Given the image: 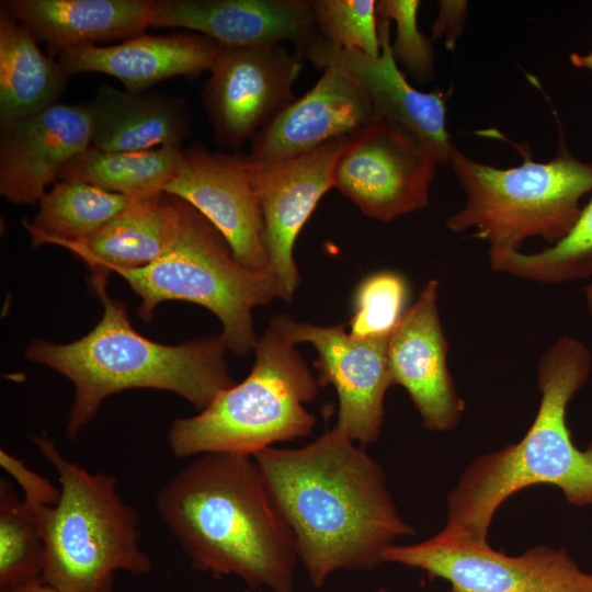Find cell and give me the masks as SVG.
<instances>
[{
    "label": "cell",
    "instance_id": "obj_1",
    "mask_svg": "<svg viewBox=\"0 0 592 592\" xmlns=\"http://www.w3.org/2000/svg\"><path fill=\"white\" fill-rule=\"evenodd\" d=\"M332 428L299 448L252 457L294 535L311 583L337 570H372L384 550L414 531L405 522L378 463Z\"/></svg>",
    "mask_w": 592,
    "mask_h": 592
},
{
    "label": "cell",
    "instance_id": "obj_2",
    "mask_svg": "<svg viewBox=\"0 0 592 592\" xmlns=\"http://www.w3.org/2000/svg\"><path fill=\"white\" fill-rule=\"evenodd\" d=\"M156 506L197 570L293 592L294 535L252 456L197 455L159 490Z\"/></svg>",
    "mask_w": 592,
    "mask_h": 592
},
{
    "label": "cell",
    "instance_id": "obj_3",
    "mask_svg": "<svg viewBox=\"0 0 592 592\" xmlns=\"http://www.w3.org/2000/svg\"><path fill=\"white\" fill-rule=\"evenodd\" d=\"M90 286L103 305L99 322L66 344L32 341L25 356L67 377L75 395L66 435L75 441L111 395L133 388L174 392L204 410L236 383L228 371L220 335L168 345L155 342L132 326L126 307L106 289L107 276L91 274Z\"/></svg>",
    "mask_w": 592,
    "mask_h": 592
},
{
    "label": "cell",
    "instance_id": "obj_4",
    "mask_svg": "<svg viewBox=\"0 0 592 592\" xmlns=\"http://www.w3.org/2000/svg\"><path fill=\"white\" fill-rule=\"evenodd\" d=\"M591 371L587 345L558 339L538 363L542 397L536 417L515 444L477 457L448 493L442 534L486 544L492 517L513 493L539 483L554 485L574 505H592V443L581 451L566 423L567 407Z\"/></svg>",
    "mask_w": 592,
    "mask_h": 592
},
{
    "label": "cell",
    "instance_id": "obj_5",
    "mask_svg": "<svg viewBox=\"0 0 592 592\" xmlns=\"http://www.w3.org/2000/svg\"><path fill=\"white\" fill-rule=\"evenodd\" d=\"M32 441L60 483L58 502L36 509L45 545L42 582L58 592H114L116 571L148 573L138 513L117 492L116 478L65 458L47 436Z\"/></svg>",
    "mask_w": 592,
    "mask_h": 592
},
{
    "label": "cell",
    "instance_id": "obj_6",
    "mask_svg": "<svg viewBox=\"0 0 592 592\" xmlns=\"http://www.w3.org/2000/svg\"><path fill=\"white\" fill-rule=\"evenodd\" d=\"M275 316L254 348L250 374L221 390L196 415L173 421L168 444L175 457L205 453L253 456L273 443L308 435L316 417L305 408L319 388L306 361Z\"/></svg>",
    "mask_w": 592,
    "mask_h": 592
},
{
    "label": "cell",
    "instance_id": "obj_7",
    "mask_svg": "<svg viewBox=\"0 0 592 592\" xmlns=\"http://www.w3.org/2000/svg\"><path fill=\"white\" fill-rule=\"evenodd\" d=\"M500 169L476 161L453 146L449 163L466 195L463 208L446 227L453 232L475 228L490 251L517 250L539 237L553 244L576 225L580 201L592 191V162L571 156L561 144L553 160Z\"/></svg>",
    "mask_w": 592,
    "mask_h": 592
},
{
    "label": "cell",
    "instance_id": "obj_8",
    "mask_svg": "<svg viewBox=\"0 0 592 592\" xmlns=\"http://www.w3.org/2000/svg\"><path fill=\"white\" fill-rule=\"evenodd\" d=\"M116 273L140 297L143 321H150L166 300L203 306L218 318L219 335L239 356L258 342L253 308L280 298L270 270L251 271L239 264L220 232L187 203L180 234L164 255L147 266Z\"/></svg>",
    "mask_w": 592,
    "mask_h": 592
},
{
    "label": "cell",
    "instance_id": "obj_9",
    "mask_svg": "<svg viewBox=\"0 0 592 592\" xmlns=\"http://www.w3.org/2000/svg\"><path fill=\"white\" fill-rule=\"evenodd\" d=\"M383 560L446 580L452 592H592V573L582 571L563 548L544 545L509 556L488 543L439 532L418 544L388 546Z\"/></svg>",
    "mask_w": 592,
    "mask_h": 592
},
{
    "label": "cell",
    "instance_id": "obj_10",
    "mask_svg": "<svg viewBox=\"0 0 592 592\" xmlns=\"http://www.w3.org/2000/svg\"><path fill=\"white\" fill-rule=\"evenodd\" d=\"M437 164L413 135L375 117L348 136L335 162L333 187L365 216L389 223L429 203Z\"/></svg>",
    "mask_w": 592,
    "mask_h": 592
},
{
    "label": "cell",
    "instance_id": "obj_11",
    "mask_svg": "<svg viewBox=\"0 0 592 592\" xmlns=\"http://www.w3.org/2000/svg\"><path fill=\"white\" fill-rule=\"evenodd\" d=\"M299 55L280 45L224 47L203 89V104L219 146L239 147L295 101Z\"/></svg>",
    "mask_w": 592,
    "mask_h": 592
},
{
    "label": "cell",
    "instance_id": "obj_12",
    "mask_svg": "<svg viewBox=\"0 0 592 592\" xmlns=\"http://www.w3.org/2000/svg\"><path fill=\"white\" fill-rule=\"evenodd\" d=\"M281 320L294 344L315 346L319 386L330 384L338 395L334 428L360 445L375 442L384 421L385 395L392 385L388 367L391 333L356 338L345 331V323L316 326L296 322L284 314Z\"/></svg>",
    "mask_w": 592,
    "mask_h": 592
},
{
    "label": "cell",
    "instance_id": "obj_13",
    "mask_svg": "<svg viewBox=\"0 0 592 592\" xmlns=\"http://www.w3.org/2000/svg\"><path fill=\"white\" fill-rule=\"evenodd\" d=\"M348 136L305 155L272 162L250 160L253 190L263 219L269 270L280 298L291 301L299 285L293 252L296 239L321 197L333 187L337 159Z\"/></svg>",
    "mask_w": 592,
    "mask_h": 592
},
{
    "label": "cell",
    "instance_id": "obj_14",
    "mask_svg": "<svg viewBox=\"0 0 592 592\" xmlns=\"http://www.w3.org/2000/svg\"><path fill=\"white\" fill-rule=\"evenodd\" d=\"M164 192L202 214L220 232L243 267L269 270L263 219L248 156L212 152L195 145L183 150L179 170Z\"/></svg>",
    "mask_w": 592,
    "mask_h": 592
},
{
    "label": "cell",
    "instance_id": "obj_15",
    "mask_svg": "<svg viewBox=\"0 0 592 592\" xmlns=\"http://www.w3.org/2000/svg\"><path fill=\"white\" fill-rule=\"evenodd\" d=\"M379 57L337 48L317 36L300 54L315 66L329 64L345 70L363 89L375 116L409 132L428 147L439 164L449 162L453 144L446 129V95L413 88L391 53L390 21L377 18Z\"/></svg>",
    "mask_w": 592,
    "mask_h": 592
},
{
    "label": "cell",
    "instance_id": "obj_16",
    "mask_svg": "<svg viewBox=\"0 0 592 592\" xmlns=\"http://www.w3.org/2000/svg\"><path fill=\"white\" fill-rule=\"evenodd\" d=\"M437 292L439 282L429 281L392 330L388 367L392 385L407 390L423 425L444 432L456 426L465 401L447 367L448 342L440 319Z\"/></svg>",
    "mask_w": 592,
    "mask_h": 592
},
{
    "label": "cell",
    "instance_id": "obj_17",
    "mask_svg": "<svg viewBox=\"0 0 592 592\" xmlns=\"http://www.w3.org/2000/svg\"><path fill=\"white\" fill-rule=\"evenodd\" d=\"M88 103H56L1 127L0 193L14 204H35L61 169L92 144Z\"/></svg>",
    "mask_w": 592,
    "mask_h": 592
},
{
    "label": "cell",
    "instance_id": "obj_18",
    "mask_svg": "<svg viewBox=\"0 0 592 592\" xmlns=\"http://www.w3.org/2000/svg\"><path fill=\"white\" fill-rule=\"evenodd\" d=\"M150 26L196 31L225 47L291 41L298 55L318 36L306 0H153Z\"/></svg>",
    "mask_w": 592,
    "mask_h": 592
},
{
    "label": "cell",
    "instance_id": "obj_19",
    "mask_svg": "<svg viewBox=\"0 0 592 592\" xmlns=\"http://www.w3.org/2000/svg\"><path fill=\"white\" fill-rule=\"evenodd\" d=\"M315 87L276 113L251 140L253 162H272L310 152L350 136L376 116L361 86L329 64Z\"/></svg>",
    "mask_w": 592,
    "mask_h": 592
},
{
    "label": "cell",
    "instance_id": "obj_20",
    "mask_svg": "<svg viewBox=\"0 0 592 592\" xmlns=\"http://www.w3.org/2000/svg\"><path fill=\"white\" fill-rule=\"evenodd\" d=\"M225 46L195 33L140 34L110 46H81L59 55L68 76L101 72L118 79L126 90L141 92L172 77L210 71Z\"/></svg>",
    "mask_w": 592,
    "mask_h": 592
},
{
    "label": "cell",
    "instance_id": "obj_21",
    "mask_svg": "<svg viewBox=\"0 0 592 592\" xmlns=\"http://www.w3.org/2000/svg\"><path fill=\"white\" fill-rule=\"evenodd\" d=\"M186 203L162 193L136 198L96 232L64 248L84 262L91 274L147 266L164 255L177 240Z\"/></svg>",
    "mask_w": 592,
    "mask_h": 592
},
{
    "label": "cell",
    "instance_id": "obj_22",
    "mask_svg": "<svg viewBox=\"0 0 592 592\" xmlns=\"http://www.w3.org/2000/svg\"><path fill=\"white\" fill-rule=\"evenodd\" d=\"M152 0H8L2 5L54 54L144 34Z\"/></svg>",
    "mask_w": 592,
    "mask_h": 592
},
{
    "label": "cell",
    "instance_id": "obj_23",
    "mask_svg": "<svg viewBox=\"0 0 592 592\" xmlns=\"http://www.w3.org/2000/svg\"><path fill=\"white\" fill-rule=\"evenodd\" d=\"M91 146L109 152L180 147L190 134L187 110L180 100L101 87L88 102Z\"/></svg>",
    "mask_w": 592,
    "mask_h": 592
},
{
    "label": "cell",
    "instance_id": "obj_24",
    "mask_svg": "<svg viewBox=\"0 0 592 592\" xmlns=\"http://www.w3.org/2000/svg\"><path fill=\"white\" fill-rule=\"evenodd\" d=\"M68 73L39 49L36 37L0 9V126L43 111L62 94Z\"/></svg>",
    "mask_w": 592,
    "mask_h": 592
},
{
    "label": "cell",
    "instance_id": "obj_25",
    "mask_svg": "<svg viewBox=\"0 0 592 592\" xmlns=\"http://www.w3.org/2000/svg\"><path fill=\"white\" fill-rule=\"evenodd\" d=\"M181 147L109 152L90 146L60 171L59 181L92 184L133 198L164 193L181 164Z\"/></svg>",
    "mask_w": 592,
    "mask_h": 592
},
{
    "label": "cell",
    "instance_id": "obj_26",
    "mask_svg": "<svg viewBox=\"0 0 592 592\" xmlns=\"http://www.w3.org/2000/svg\"><path fill=\"white\" fill-rule=\"evenodd\" d=\"M133 197L76 181H58L25 223L34 247L66 246L86 240L127 207Z\"/></svg>",
    "mask_w": 592,
    "mask_h": 592
},
{
    "label": "cell",
    "instance_id": "obj_27",
    "mask_svg": "<svg viewBox=\"0 0 592 592\" xmlns=\"http://www.w3.org/2000/svg\"><path fill=\"white\" fill-rule=\"evenodd\" d=\"M492 270L540 283H560L592 273V198L582 208L573 228L550 248L536 253L500 251L489 257ZM585 304L592 315V283L585 287Z\"/></svg>",
    "mask_w": 592,
    "mask_h": 592
},
{
    "label": "cell",
    "instance_id": "obj_28",
    "mask_svg": "<svg viewBox=\"0 0 592 592\" xmlns=\"http://www.w3.org/2000/svg\"><path fill=\"white\" fill-rule=\"evenodd\" d=\"M45 545L36 511L0 481V590L41 580Z\"/></svg>",
    "mask_w": 592,
    "mask_h": 592
},
{
    "label": "cell",
    "instance_id": "obj_29",
    "mask_svg": "<svg viewBox=\"0 0 592 592\" xmlns=\"http://www.w3.org/2000/svg\"><path fill=\"white\" fill-rule=\"evenodd\" d=\"M316 29L330 45L379 57L375 0H312Z\"/></svg>",
    "mask_w": 592,
    "mask_h": 592
},
{
    "label": "cell",
    "instance_id": "obj_30",
    "mask_svg": "<svg viewBox=\"0 0 592 592\" xmlns=\"http://www.w3.org/2000/svg\"><path fill=\"white\" fill-rule=\"evenodd\" d=\"M408 295V283L397 272L366 276L354 294L349 333L356 338L391 333L407 310Z\"/></svg>",
    "mask_w": 592,
    "mask_h": 592
},
{
    "label": "cell",
    "instance_id": "obj_31",
    "mask_svg": "<svg viewBox=\"0 0 592 592\" xmlns=\"http://www.w3.org/2000/svg\"><path fill=\"white\" fill-rule=\"evenodd\" d=\"M419 0H378L376 15L392 21L396 38L391 53L397 64L415 81L424 83L435 73L432 39L418 27Z\"/></svg>",
    "mask_w": 592,
    "mask_h": 592
},
{
    "label": "cell",
    "instance_id": "obj_32",
    "mask_svg": "<svg viewBox=\"0 0 592 592\" xmlns=\"http://www.w3.org/2000/svg\"><path fill=\"white\" fill-rule=\"evenodd\" d=\"M0 465L19 482L24 491L23 500L26 502L47 505H55L58 502L60 489H56L47 479L29 469L3 449L0 451Z\"/></svg>",
    "mask_w": 592,
    "mask_h": 592
},
{
    "label": "cell",
    "instance_id": "obj_33",
    "mask_svg": "<svg viewBox=\"0 0 592 592\" xmlns=\"http://www.w3.org/2000/svg\"><path fill=\"white\" fill-rule=\"evenodd\" d=\"M467 13V1L444 0L439 2V12L432 27V41L444 38L453 49L463 32Z\"/></svg>",
    "mask_w": 592,
    "mask_h": 592
},
{
    "label": "cell",
    "instance_id": "obj_34",
    "mask_svg": "<svg viewBox=\"0 0 592 592\" xmlns=\"http://www.w3.org/2000/svg\"><path fill=\"white\" fill-rule=\"evenodd\" d=\"M0 592H58L52 587L42 582V580H35L15 588L0 590Z\"/></svg>",
    "mask_w": 592,
    "mask_h": 592
},
{
    "label": "cell",
    "instance_id": "obj_35",
    "mask_svg": "<svg viewBox=\"0 0 592 592\" xmlns=\"http://www.w3.org/2000/svg\"><path fill=\"white\" fill-rule=\"evenodd\" d=\"M570 61L578 68H585L592 70V49L585 55L571 54Z\"/></svg>",
    "mask_w": 592,
    "mask_h": 592
}]
</instances>
